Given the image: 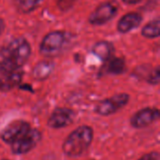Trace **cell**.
I'll return each instance as SVG.
<instances>
[{
	"mask_svg": "<svg viewBox=\"0 0 160 160\" xmlns=\"http://www.w3.org/2000/svg\"><path fill=\"white\" fill-rule=\"evenodd\" d=\"M31 55V45L24 38H15L0 49V74L22 69Z\"/></svg>",
	"mask_w": 160,
	"mask_h": 160,
	"instance_id": "obj_1",
	"label": "cell"
},
{
	"mask_svg": "<svg viewBox=\"0 0 160 160\" xmlns=\"http://www.w3.org/2000/svg\"><path fill=\"white\" fill-rule=\"evenodd\" d=\"M93 138V128L89 126H81L67 137L63 142L62 150L69 158H79L88 150Z\"/></svg>",
	"mask_w": 160,
	"mask_h": 160,
	"instance_id": "obj_2",
	"label": "cell"
},
{
	"mask_svg": "<svg viewBox=\"0 0 160 160\" xmlns=\"http://www.w3.org/2000/svg\"><path fill=\"white\" fill-rule=\"evenodd\" d=\"M71 40V35L66 31H52L48 33L39 44V52L52 58L63 52Z\"/></svg>",
	"mask_w": 160,
	"mask_h": 160,
	"instance_id": "obj_3",
	"label": "cell"
},
{
	"mask_svg": "<svg viewBox=\"0 0 160 160\" xmlns=\"http://www.w3.org/2000/svg\"><path fill=\"white\" fill-rule=\"evenodd\" d=\"M42 134L37 128H30L26 133L12 142L11 151L14 155H24L32 151L41 141Z\"/></svg>",
	"mask_w": 160,
	"mask_h": 160,
	"instance_id": "obj_4",
	"label": "cell"
},
{
	"mask_svg": "<svg viewBox=\"0 0 160 160\" xmlns=\"http://www.w3.org/2000/svg\"><path fill=\"white\" fill-rule=\"evenodd\" d=\"M129 98V95L126 93L116 94L98 102V104L96 106V112L101 116L112 115L124 108L128 103Z\"/></svg>",
	"mask_w": 160,
	"mask_h": 160,
	"instance_id": "obj_5",
	"label": "cell"
},
{
	"mask_svg": "<svg viewBox=\"0 0 160 160\" xmlns=\"http://www.w3.org/2000/svg\"><path fill=\"white\" fill-rule=\"evenodd\" d=\"M119 5L111 0L101 3L89 16V22L93 25H102L110 22L118 12Z\"/></svg>",
	"mask_w": 160,
	"mask_h": 160,
	"instance_id": "obj_6",
	"label": "cell"
},
{
	"mask_svg": "<svg viewBox=\"0 0 160 160\" xmlns=\"http://www.w3.org/2000/svg\"><path fill=\"white\" fill-rule=\"evenodd\" d=\"M31 128L29 123L22 120H16L6 126L0 133L1 140L8 144H11L26 133Z\"/></svg>",
	"mask_w": 160,
	"mask_h": 160,
	"instance_id": "obj_7",
	"label": "cell"
},
{
	"mask_svg": "<svg viewBox=\"0 0 160 160\" xmlns=\"http://www.w3.org/2000/svg\"><path fill=\"white\" fill-rule=\"evenodd\" d=\"M159 110L157 108H143L135 112L130 118V125L135 128H146L159 119Z\"/></svg>",
	"mask_w": 160,
	"mask_h": 160,
	"instance_id": "obj_8",
	"label": "cell"
},
{
	"mask_svg": "<svg viewBox=\"0 0 160 160\" xmlns=\"http://www.w3.org/2000/svg\"><path fill=\"white\" fill-rule=\"evenodd\" d=\"M75 118L72 110L68 108H56L50 115L47 125L52 128H62L69 126Z\"/></svg>",
	"mask_w": 160,
	"mask_h": 160,
	"instance_id": "obj_9",
	"label": "cell"
},
{
	"mask_svg": "<svg viewBox=\"0 0 160 160\" xmlns=\"http://www.w3.org/2000/svg\"><path fill=\"white\" fill-rule=\"evenodd\" d=\"M22 70L18 69L0 74V91L8 92L18 86L22 79Z\"/></svg>",
	"mask_w": 160,
	"mask_h": 160,
	"instance_id": "obj_10",
	"label": "cell"
},
{
	"mask_svg": "<svg viewBox=\"0 0 160 160\" xmlns=\"http://www.w3.org/2000/svg\"><path fill=\"white\" fill-rule=\"evenodd\" d=\"M142 22V16L138 12H129L124 15L117 22V30L126 34L140 26Z\"/></svg>",
	"mask_w": 160,
	"mask_h": 160,
	"instance_id": "obj_11",
	"label": "cell"
},
{
	"mask_svg": "<svg viewBox=\"0 0 160 160\" xmlns=\"http://www.w3.org/2000/svg\"><path fill=\"white\" fill-rule=\"evenodd\" d=\"M54 69V63L51 60L38 62L32 70V76L37 81H44L50 77Z\"/></svg>",
	"mask_w": 160,
	"mask_h": 160,
	"instance_id": "obj_12",
	"label": "cell"
},
{
	"mask_svg": "<svg viewBox=\"0 0 160 160\" xmlns=\"http://www.w3.org/2000/svg\"><path fill=\"white\" fill-rule=\"evenodd\" d=\"M92 52L98 58L104 62H107L112 57V54L114 52V46L109 41L101 40L94 44Z\"/></svg>",
	"mask_w": 160,
	"mask_h": 160,
	"instance_id": "obj_13",
	"label": "cell"
},
{
	"mask_svg": "<svg viewBox=\"0 0 160 160\" xmlns=\"http://www.w3.org/2000/svg\"><path fill=\"white\" fill-rule=\"evenodd\" d=\"M44 0H13V5L20 13H30L37 9Z\"/></svg>",
	"mask_w": 160,
	"mask_h": 160,
	"instance_id": "obj_14",
	"label": "cell"
},
{
	"mask_svg": "<svg viewBox=\"0 0 160 160\" xmlns=\"http://www.w3.org/2000/svg\"><path fill=\"white\" fill-rule=\"evenodd\" d=\"M126 71V63L125 60L122 58H111L107 61L106 66V72L108 74L112 75H119Z\"/></svg>",
	"mask_w": 160,
	"mask_h": 160,
	"instance_id": "obj_15",
	"label": "cell"
},
{
	"mask_svg": "<svg viewBox=\"0 0 160 160\" xmlns=\"http://www.w3.org/2000/svg\"><path fill=\"white\" fill-rule=\"evenodd\" d=\"M160 21L158 18L149 22L142 29V35L147 38H157L160 35Z\"/></svg>",
	"mask_w": 160,
	"mask_h": 160,
	"instance_id": "obj_16",
	"label": "cell"
},
{
	"mask_svg": "<svg viewBox=\"0 0 160 160\" xmlns=\"http://www.w3.org/2000/svg\"><path fill=\"white\" fill-rule=\"evenodd\" d=\"M160 81V72L159 67H156L151 73H149V76L147 78V82L153 85H157L159 83Z\"/></svg>",
	"mask_w": 160,
	"mask_h": 160,
	"instance_id": "obj_17",
	"label": "cell"
},
{
	"mask_svg": "<svg viewBox=\"0 0 160 160\" xmlns=\"http://www.w3.org/2000/svg\"><path fill=\"white\" fill-rule=\"evenodd\" d=\"M75 1L76 0H59L58 6L60 7L62 10H65V9L69 8L75 3Z\"/></svg>",
	"mask_w": 160,
	"mask_h": 160,
	"instance_id": "obj_18",
	"label": "cell"
},
{
	"mask_svg": "<svg viewBox=\"0 0 160 160\" xmlns=\"http://www.w3.org/2000/svg\"><path fill=\"white\" fill-rule=\"evenodd\" d=\"M138 160H159V154L158 152H151L149 154L143 155Z\"/></svg>",
	"mask_w": 160,
	"mask_h": 160,
	"instance_id": "obj_19",
	"label": "cell"
},
{
	"mask_svg": "<svg viewBox=\"0 0 160 160\" xmlns=\"http://www.w3.org/2000/svg\"><path fill=\"white\" fill-rule=\"evenodd\" d=\"M125 4H128V5H135V4H138L140 2H142V0H122Z\"/></svg>",
	"mask_w": 160,
	"mask_h": 160,
	"instance_id": "obj_20",
	"label": "cell"
},
{
	"mask_svg": "<svg viewBox=\"0 0 160 160\" xmlns=\"http://www.w3.org/2000/svg\"><path fill=\"white\" fill-rule=\"evenodd\" d=\"M5 27H6L5 21L0 17V36L3 34V32H4V30H5Z\"/></svg>",
	"mask_w": 160,
	"mask_h": 160,
	"instance_id": "obj_21",
	"label": "cell"
},
{
	"mask_svg": "<svg viewBox=\"0 0 160 160\" xmlns=\"http://www.w3.org/2000/svg\"><path fill=\"white\" fill-rule=\"evenodd\" d=\"M2 160H8V159H2Z\"/></svg>",
	"mask_w": 160,
	"mask_h": 160,
	"instance_id": "obj_22",
	"label": "cell"
}]
</instances>
